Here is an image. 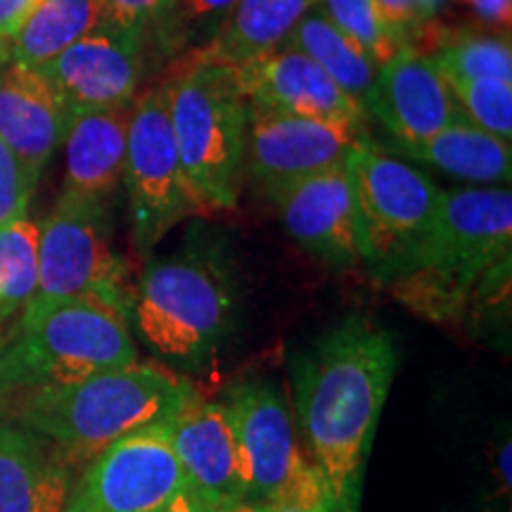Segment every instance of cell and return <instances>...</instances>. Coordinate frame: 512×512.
<instances>
[{
    "instance_id": "6da1fadb",
    "label": "cell",
    "mask_w": 512,
    "mask_h": 512,
    "mask_svg": "<svg viewBox=\"0 0 512 512\" xmlns=\"http://www.w3.org/2000/svg\"><path fill=\"white\" fill-rule=\"evenodd\" d=\"M396 363L392 335L363 316L339 320L292 358L299 422L330 512H361L363 472Z\"/></svg>"
},
{
    "instance_id": "7a4b0ae2",
    "label": "cell",
    "mask_w": 512,
    "mask_h": 512,
    "mask_svg": "<svg viewBox=\"0 0 512 512\" xmlns=\"http://www.w3.org/2000/svg\"><path fill=\"white\" fill-rule=\"evenodd\" d=\"M190 394L181 377L136 361L79 382L12 392L0 399V418L46 441L74 470L114 441L166 422Z\"/></svg>"
},
{
    "instance_id": "3957f363",
    "label": "cell",
    "mask_w": 512,
    "mask_h": 512,
    "mask_svg": "<svg viewBox=\"0 0 512 512\" xmlns=\"http://www.w3.org/2000/svg\"><path fill=\"white\" fill-rule=\"evenodd\" d=\"M512 192L460 188L439 192L427 228L384 283L418 316L448 323L463 316L472 294L510 266Z\"/></svg>"
},
{
    "instance_id": "277c9868",
    "label": "cell",
    "mask_w": 512,
    "mask_h": 512,
    "mask_svg": "<svg viewBox=\"0 0 512 512\" xmlns=\"http://www.w3.org/2000/svg\"><path fill=\"white\" fill-rule=\"evenodd\" d=\"M138 349L128 318L91 299H31L0 347V399L131 366Z\"/></svg>"
},
{
    "instance_id": "5b68a950",
    "label": "cell",
    "mask_w": 512,
    "mask_h": 512,
    "mask_svg": "<svg viewBox=\"0 0 512 512\" xmlns=\"http://www.w3.org/2000/svg\"><path fill=\"white\" fill-rule=\"evenodd\" d=\"M235 280L219 247L190 242L152 261L131 297L133 323L150 349L178 363H200L233 328Z\"/></svg>"
},
{
    "instance_id": "8992f818",
    "label": "cell",
    "mask_w": 512,
    "mask_h": 512,
    "mask_svg": "<svg viewBox=\"0 0 512 512\" xmlns=\"http://www.w3.org/2000/svg\"><path fill=\"white\" fill-rule=\"evenodd\" d=\"M176 150L202 214L238 204L247 150V100L233 69L183 64L166 83Z\"/></svg>"
},
{
    "instance_id": "52a82bcc",
    "label": "cell",
    "mask_w": 512,
    "mask_h": 512,
    "mask_svg": "<svg viewBox=\"0 0 512 512\" xmlns=\"http://www.w3.org/2000/svg\"><path fill=\"white\" fill-rule=\"evenodd\" d=\"M91 299L131 313L126 266L112 245L110 207L60 195L38 238V287L31 299Z\"/></svg>"
},
{
    "instance_id": "ba28073f",
    "label": "cell",
    "mask_w": 512,
    "mask_h": 512,
    "mask_svg": "<svg viewBox=\"0 0 512 512\" xmlns=\"http://www.w3.org/2000/svg\"><path fill=\"white\" fill-rule=\"evenodd\" d=\"M124 183L138 254H150L176 223L202 214L178 159L166 86L140 95L131 105Z\"/></svg>"
},
{
    "instance_id": "9c48e42d",
    "label": "cell",
    "mask_w": 512,
    "mask_h": 512,
    "mask_svg": "<svg viewBox=\"0 0 512 512\" xmlns=\"http://www.w3.org/2000/svg\"><path fill=\"white\" fill-rule=\"evenodd\" d=\"M347 174L361 226L363 261L384 280L430 223L439 188L427 174L384 155L368 138L349 152Z\"/></svg>"
},
{
    "instance_id": "30bf717a",
    "label": "cell",
    "mask_w": 512,
    "mask_h": 512,
    "mask_svg": "<svg viewBox=\"0 0 512 512\" xmlns=\"http://www.w3.org/2000/svg\"><path fill=\"white\" fill-rule=\"evenodd\" d=\"M183 486L166 420L95 456L83 467L64 512H164Z\"/></svg>"
},
{
    "instance_id": "8fae6325",
    "label": "cell",
    "mask_w": 512,
    "mask_h": 512,
    "mask_svg": "<svg viewBox=\"0 0 512 512\" xmlns=\"http://www.w3.org/2000/svg\"><path fill=\"white\" fill-rule=\"evenodd\" d=\"M366 128L294 117L247 105L245 169L271 192L299 178L347 164Z\"/></svg>"
},
{
    "instance_id": "7c38bea8",
    "label": "cell",
    "mask_w": 512,
    "mask_h": 512,
    "mask_svg": "<svg viewBox=\"0 0 512 512\" xmlns=\"http://www.w3.org/2000/svg\"><path fill=\"white\" fill-rule=\"evenodd\" d=\"M247 498L273 503L304 465L283 394L268 382H242L226 401Z\"/></svg>"
},
{
    "instance_id": "4fadbf2b",
    "label": "cell",
    "mask_w": 512,
    "mask_h": 512,
    "mask_svg": "<svg viewBox=\"0 0 512 512\" xmlns=\"http://www.w3.org/2000/svg\"><path fill=\"white\" fill-rule=\"evenodd\" d=\"M287 233L325 264L363 261L361 226L347 164L299 178L268 192Z\"/></svg>"
},
{
    "instance_id": "5bb4252c",
    "label": "cell",
    "mask_w": 512,
    "mask_h": 512,
    "mask_svg": "<svg viewBox=\"0 0 512 512\" xmlns=\"http://www.w3.org/2000/svg\"><path fill=\"white\" fill-rule=\"evenodd\" d=\"M36 69L53 83L69 114L128 107L143 74V38L107 24Z\"/></svg>"
},
{
    "instance_id": "9a60e30c",
    "label": "cell",
    "mask_w": 512,
    "mask_h": 512,
    "mask_svg": "<svg viewBox=\"0 0 512 512\" xmlns=\"http://www.w3.org/2000/svg\"><path fill=\"white\" fill-rule=\"evenodd\" d=\"M230 69L247 105L337 124L363 126L366 121V107L297 48L280 46Z\"/></svg>"
},
{
    "instance_id": "2e32d148",
    "label": "cell",
    "mask_w": 512,
    "mask_h": 512,
    "mask_svg": "<svg viewBox=\"0 0 512 512\" xmlns=\"http://www.w3.org/2000/svg\"><path fill=\"white\" fill-rule=\"evenodd\" d=\"M363 107L380 119L399 147L420 143L463 117L432 57L411 46L377 69Z\"/></svg>"
},
{
    "instance_id": "e0dca14e",
    "label": "cell",
    "mask_w": 512,
    "mask_h": 512,
    "mask_svg": "<svg viewBox=\"0 0 512 512\" xmlns=\"http://www.w3.org/2000/svg\"><path fill=\"white\" fill-rule=\"evenodd\" d=\"M169 437L185 486L207 508L245 498V479L226 403L200 399L192 392L169 418Z\"/></svg>"
},
{
    "instance_id": "ac0fdd59",
    "label": "cell",
    "mask_w": 512,
    "mask_h": 512,
    "mask_svg": "<svg viewBox=\"0 0 512 512\" xmlns=\"http://www.w3.org/2000/svg\"><path fill=\"white\" fill-rule=\"evenodd\" d=\"M67 105L41 69L8 62L0 67V140L38 185L69 126Z\"/></svg>"
},
{
    "instance_id": "d6986e66",
    "label": "cell",
    "mask_w": 512,
    "mask_h": 512,
    "mask_svg": "<svg viewBox=\"0 0 512 512\" xmlns=\"http://www.w3.org/2000/svg\"><path fill=\"white\" fill-rule=\"evenodd\" d=\"M131 105L114 110H83L69 117L64 133L67 174L64 195L110 207L126 169Z\"/></svg>"
},
{
    "instance_id": "ffe728a7",
    "label": "cell",
    "mask_w": 512,
    "mask_h": 512,
    "mask_svg": "<svg viewBox=\"0 0 512 512\" xmlns=\"http://www.w3.org/2000/svg\"><path fill=\"white\" fill-rule=\"evenodd\" d=\"M72 467L46 441L0 418V512H64Z\"/></svg>"
},
{
    "instance_id": "44dd1931",
    "label": "cell",
    "mask_w": 512,
    "mask_h": 512,
    "mask_svg": "<svg viewBox=\"0 0 512 512\" xmlns=\"http://www.w3.org/2000/svg\"><path fill=\"white\" fill-rule=\"evenodd\" d=\"M320 0H238L219 34L192 53L185 64L238 67L278 50Z\"/></svg>"
},
{
    "instance_id": "7402d4cb",
    "label": "cell",
    "mask_w": 512,
    "mask_h": 512,
    "mask_svg": "<svg viewBox=\"0 0 512 512\" xmlns=\"http://www.w3.org/2000/svg\"><path fill=\"white\" fill-rule=\"evenodd\" d=\"M401 150L418 162L437 166L458 181L482 185L510 183V140L484 131L465 117L451 121L434 136L401 147Z\"/></svg>"
},
{
    "instance_id": "603a6c76",
    "label": "cell",
    "mask_w": 512,
    "mask_h": 512,
    "mask_svg": "<svg viewBox=\"0 0 512 512\" xmlns=\"http://www.w3.org/2000/svg\"><path fill=\"white\" fill-rule=\"evenodd\" d=\"M102 27H107V19L100 0H38L12 36L10 62L43 67Z\"/></svg>"
},
{
    "instance_id": "cb8c5ba5",
    "label": "cell",
    "mask_w": 512,
    "mask_h": 512,
    "mask_svg": "<svg viewBox=\"0 0 512 512\" xmlns=\"http://www.w3.org/2000/svg\"><path fill=\"white\" fill-rule=\"evenodd\" d=\"M283 46L297 48L299 53L311 57L344 93L361 105L380 69L366 50L344 36L320 10L306 12Z\"/></svg>"
},
{
    "instance_id": "d4e9b609",
    "label": "cell",
    "mask_w": 512,
    "mask_h": 512,
    "mask_svg": "<svg viewBox=\"0 0 512 512\" xmlns=\"http://www.w3.org/2000/svg\"><path fill=\"white\" fill-rule=\"evenodd\" d=\"M41 226L24 216L0 228V318L24 309L38 287Z\"/></svg>"
},
{
    "instance_id": "484cf974",
    "label": "cell",
    "mask_w": 512,
    "mask_h": 512,
    "mask_svg": "<svg viewBox=\"0 0 512 512\" xmlns=\"http://www.w3.org/2000/svg\"><path fill=\"white\" fill-rule=\"evenodd\" d=\"M427 57H432L444 79H501L512 83L508 36H444Z\"/></svg>"
},
{
    "instance_id": "4316f807",
    "label": "cell",
    "mask_w": 512,
    "mask_h": 512,
    "mask_svg": "<svg viewBox=\"0 0 512 512\" xmlns=\"http://www.w3.org/2000/svg\"><path fill=\"white\" fill-rule=\"evenodd\" d=\"M448 91L463 105L467 121L510 140L512 136V83L501 79H444Z\"/></svg>"
},
{
    "instance_id": "83f0119b",
    "label": "cell",
    "mask_w": 512,
    "mask_h": 512,
    "mask_svg": "<svg viewBox=\"0 0 512 512\" xmlns=\"http://www.w3.org/2000/svg\"><path fill=\"white\" fill-rule=\"evenodd\" d=\"M235 3L238 0H166L155 29L162 34L159 38L171 48H183L188 43L200 41L202 36L214 38Z\"/></svg>"
},
{
    "instance_id": "f1b7e54d",
    "label": "cell",
    "mask_w": 512,
    "mask_h": 512,
    "mask_svg": "<svg viewBox=\"0 0 512 512\" xmlns=\"http://www.w3.org/2000/svg\"><path fill=\"white\" fill-rule=\"evenodd\" d=\"M320 3L325 5V15L330 22L344 36H349L356 46L366 50L377 62V67L392 60L403 48L399 38H394L384 29L373 0H320Z\"/></svg>"
},
{
    "instance_id": "f546056e",
    "label": "cell",
    "mask_w": 512,
    "mask_h": 512,
    "mask_svg": "<svg viewBox=\"0 0 512 512\" xmlns=\"http://www.w3.org/2000/svg\"><path fill=\"white\" fill-rule=\"evenodd\" d=\"M36 185L19 164L15 152L0 140V228L27 216Z\"/></svg>"
},
{
    "instance_id": "4dcf8cb0",
    "label": "cell",
    "mask_w": 512,
    "mask_h": 512,
    "mask_svg": "<svg viewBox=\"0 0 512 512\" xmlns=\"http://www.w3.org/2000/svg\"><path fill=\"white\" fill-rule=\"evenodd\" d=\"M271 512H330L328 489L311 460H304L297 475L280 491L271 503Z\"/></svg>"
},
{
    "instance_id": "1f68e13d",
    "label": "cell",
    "mask_w": 512,
    "mask_h": 512,
    "mask_svg": "<svg viewBox=\"0 0 512 512\" xmlns=\"http://www.w3.org/2000/svg\"><path fill=\"white\" fill-rule=\"evenodd\" d=\"M100 5L110 27L143 38L147 29H155L166 0H100Z\"/></svg>"
},
{
    "instance_id": "d6a6232c",
    "label": "cell",
    "mask_w": 512,
    "mask_h": 512,
    "mask_svg": "<svg viewBox=\"0 0 512 512\" xmlns=\"http://www.w3.org/2000/svg\"><path fill=\"white\" fill-rule=\"evenodd\" d=\"M377 17L394 38H399L403 46H411V41L422 27V19L415 10L413 0H373Z\"/></svg>"
},
{
    "instance_id": "836d02e7",
    "label": "cell",
    "mask_w": 512,
    "mask_h": 512,
    "mask_svg": "<svg viewBox=\"0 0 512 512\" xmlns=\"http://www.w3.org/2000/svg\"><path fill=\"white\" fill-rule=\"evenodd\" d=\"M36 3L38 0H0V38L12 41Z\"/></svg>"
},
{
    "instance_id": "e575fe53",
    "label": "cell",
    "mask_w": 512,
    "mask_h": 512,
    "mask_svg": "<svg viewBox=\"0 0 512 512\" xmlns=\"http://www.w3.org/2000/svg\"><path fill=\"white\" fill-rule=\"evenodd\" d=\"M467 3L477 10V15L482 17L484 22L510 24L512 0H467Z\"/></svg>"
},
{
    "instance_id": "d590c367",
    "label": "cell",
    "mask_w": 512,
    "mask_h": 512,
    "mask_svg": "<svg viewBox=\"0 0 512 512\" xmlns=\"http://www.w3.org/2000/svg\"><path fill=\"white\" fill-rule=\"evenodd\" d=\"M164 512H209V508L204 505V501L195 494V491H190L188 486H183Z\"/></svg>"
},
{
    "instance_id": "8d00e7d4",
    "label": "cell",
    "mask_w": 512,
    "mask_h": 512,
    "mask_svg": "<svg viewBox=\"0 0 512 512\" xmlns=\"http://www.w3.org/2000/svg\"><path fill=\"white\" fill-rule=\"evenodd\" d=\"M209 512H271V503L266 501H254V498H238V501H230L216 508H209Z\"/></svg>"
},
{
    "instance_id": "74e56055",
    "label": "cell",
    "mask_w": 512,
    "mask_h": 512,
    "mask_svg": "<svg viewBox=\"0 0 512 512\" xmlns=\"http://www.w3.org/2000/svg\"><path fill=\"white\" fill-rule=\"evenodd\" d=\"M441 3H444V0H413L415 10H418L422 22H430V19L439 12Z\"/></svg>"
},
{
    "instance_id": "f35d334b",
    "label": "cell",
    "mask_w": 512,
    "mask_h": 512,
    "mask_svg": "<svg viewBox=\"0 0 512 512\" xmlns=\"http://www.w3.org/2000/svg\"><path fill=\"white\" fill-rule=\"evenodd\" d=\"M498 470L505 479V489H510V439H505L501 453H498Z\"/></svg>"
},
{
    "instance_id": "ab89813d",
    "label": "cell",
    "mask_w": 512,
    "mask_h": 512,
    "mask_svg": "<svg viewBox=\"0 0 512 512\" xmlns=\"http://www.w3.org/2000/svg\"><path fill=\"white\" fill-rule=\"evenodd\" d=\"M10 57H12V41H8V38H0V67L8 64Z\"/></svg>"
}]
</instances>
